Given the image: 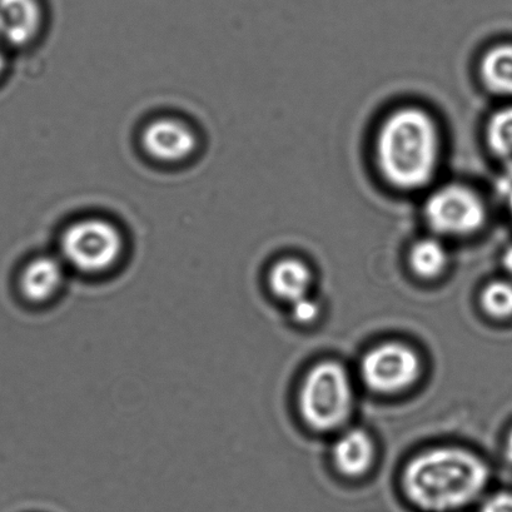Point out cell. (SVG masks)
Segmentation results:
<instances>
[{
    "mask_svg": "<svg viewBox=\"0 0 512 512\" xmlns=\"http://www.w3.org/2000/svg\"><path fill=\"white\" fill-rule=\"evenodd\" d=\"M318 315H320L318 303L308 296L292 303V317L298 323H311Z\"/></svg>",
    "mask_w": 512,
    "mask_h": 512,
    "instance_id": "2e32d148",
    "label": "cell"
},
{
    "mask_svg": "<svg viewBox=\"0 0 512 512\" xmlns=\"http://www.w3.org/2000/svg\"><path fill=\"white\" fill-rule=\"evenodd\" d=\"M43 18L39 0H0V42L26 46L41 32Z\"/></svg>",
    "mask_w": 512,
    "mask_h": 512,
    "instance_id": "9c48e42d",
    "label": "cell"
},
{
    "mask_svg": "<svg viewBox=\"0 0 512 512\" xmlns=\"http://www.w3.org/2000/svg\"><path fill=\"white\" fill-rule=\"evenodd\" d=\"M273 295L282 301L293 302L307 297L312 285V272L305 262L295 257L282 258L272 266L268 275Z\"/></svg>",
    "mask_w": 512,
    "mask_h": 512,
    "instance_id": "8fae6325",
    "label": "cell"
},
{
    "mask_svg": "<svg viewBox=\"0 0 512 512\" xmlns=\"http://www.w3.org/2000/svg\"><path fill=\"white\" fill-rule=\"evenodd\" d=\"M124 240L114 223L84 218L72 223L61 240V258L67 267L84 275H101L121 260Z\"/></svg>",
    "mask_w": 512,
    "mask_h": 512,
    "instance_id": "277c9868",
    "label": "cell"
},
{
    "mask_svg": "<svg viewBox=\"0 0 512 512\" xmlns=\"http://www.w3.org/2000/svg\"><path fill=\"white\" fill-rule=\"evenodd\" d=\"M67 266L61 256L43 255L33 258L19 276V292L33 305L52 301L66 282Z\"/></svg>",
    "mask_w": 512,
    "mask_h": 512,
    "instance_id": "ba28073f",
    "label": "cell"
},
{
    "mask_svg": "<svg viewBox=\"0 0 512 512\" xmlns=\"http://www.w3.org/2000/svg\"><path fill=\"white\" fill-rule=\"evenodd\" d=\"M489 479V467L479 456L456 447H441L410 461L402 486L419 509L450 512L475 501Z\"/></svg>",
    "mask_w": 512,
    "mask_h": 512,
    "instance_id": "7a4b0ae2",
    "label": "cell"
},
{
    "mask_svg": "<svg viewBox=\"0 0 512 512\" xmlns=\"http://www.w3.org/2000/svg\"><path fill=\"white\" fill-rule=\"evenodd\" d=\"M502 265H504L505 270L512 276V246L507 248L504 252V256H502Z\"/></svg>",
    "mask_w": 512,
    "mask_h": 512,
    "instance_id": "ac0fdd59",
    "label": "cell"
},
{
    "mask_svg": "<svg viewBox=\"0 0 512 512\" xmlns=\"http://www.w3.org/2000/svg\"><path fill=\"white\" fill-rule=\"evenodd\" d=\"M332 456L342 474L350 477L364 475L374 462V441L364 430L347 431L337 440Z\"/></svg>",
    "mask_w": 512,
    "mask_h": 512,
    "instance_id": "30bf717a",
    "label": "cell"
},
{
    "mask_svg": "<svg viewBox=\"0 0 512 512\" xmlns=\"http://www.w3.org/2000/svg\"><path fill=\"white\" fill-rule=\"evenodd\" d=\"M354 392L344 366L333 361L312 367L300 392V411L306 424L317 431L335 430L349 419Z\"/></svg>",
    "mask_w": 512,
    "mask_h": 512,
    "instance_id": "3957f363",
    "label": "cell"
},
{
    "mask_svg": "<svg viewBox=\"0 0 512 512\" xmlns=\"http://www.w3.org/2000/svg\"><path fill=\"white\" fill-rule=\"evenodd\" d=\"M481 83L495 96L512 97V43H499L482 54Z\"/></svg>",
    "mask_w": 512,
    "mask_h": 512,
    "instance_id": "7c38bea8",
    "label": "cell"
},
{
    "mask_svg": "<svg viewBox=\"0 0 512 512\" xmlns=\"http://www.w3.org/2000/svg\"><path fill=\"white\" fill-rule=\"evenodd\" d=\"M4 64H6V59H4V54L0 51V73L3 72Z\"/></svg>",
    "mask_w": 512,
    "mask_h": 512,
    "instance_id": "ffe728a7",
    "label": "cell"
},
{
    "mask_svg": "<svg viewBox=\"0 0 512 512\" xmlns=\"http://www.w3.org/2000/svg\"><path fill=\"white\" fill-rule=\"evenodd\" d=\"M419 355L409 346L389 342L375 347L361 362L362 379L370 390L395 394L414 385L419 379Z\"/></svg>",
    "mask_w": 512,
    "mask_h": 512,
    "instance_id": "8992f818",
    "label": "cell"
},
{
    "mask_svg": "<svg viewBox=\"0 0 512 512\" xmlns=\"http://www.w3.org/2000/svg\"><path fill=\"white\" fill-rule=\"evenodd\" d=\"M486 313L500 320L512 317V283L495 281L487 285L481 296Z\"/></svg>",
    "mask_w": 512,
    "mask_h": 512,
    "instance_id": "9a60e30c",
    "label": "cell"
},
{
    "mask_svg": "<svg viewBox=\"0 0 512 512\" xmlns=\"http://www.w3.org/2000/svg\"><path fill=\"white\" fill-rule=\"evenodd\" d=\"M442 138L436 119L416 106L387 114L376 133L375 157L382 178L396 190L419 191L439 168Z\"/></svg>",
    "mask_w": 512,
    "mask_h": 512,
    "instance_id": "6da1fadb",
    "label": "cell"
},
{
    "mask_svg": "<svg viewBox=\"0 0 512 512\" xmlns=\"http://www.w3.org/2000/svg\"><path fill=\"white\" fill-rule=\"evenodd\" d=\"M505 455L506 459L509 460L512 464V430L510 431L509 436H507L505 445Z\"/></svg>",
    "mask_w": 512,
    "mask_h": 512,
    "instance_id": "d6986e66",
    "label": "cell"
},
{
    "mask_svg": "<svg viewBox=\"0 0 512 512\" xmlns=\"http://www.w3.org/2000/svg\"><path fill=\"white\" fill-rule=\"evenodd\" d=\"M481 512H512V494L500 492V494L491 496L482 505Z\"/></svg>",
    "mask_w": 512,
    "mask_h": 512,
    "instance_id": "e0dca14e",
    "label": "cell"
},
{
    "mask_svg": "<svg viewBox=\"0 0 512 512\" xmlns=\"http://www.w3.org/2000/svg\"><path fill=\"white\" fill-rule=\"evenodd\" d=\"M141 142L149 157L164 163L186 161L198 144L195 131L176 118H159L149 123Z\"/></svg>",
    "mask_w": 512,
    "mask_h": 512,
    "instance_id": "52a82bcc",
    "label": "cell"
},
{
    "mask_svg": "<svg viewBox=\"0 0 512 512\" xmlns=\"http://www.w3.org/2000/svg\"><path fill=\"white\" fill-rule=\"evenodd\" d=\"M487 148L505 171H512V107L499 109L486 123Z\"/></svg>",
    "mask_w": 512,
    "mask_h": 512,
    "instance_id": "5bb4252c",
    "label": "cell"
},
{
    "mask_svg": "<svg viewBox=\"0 0 512 512\" xmlns=\"http://www.w3.org/2000/svg\"><path fill=\"white\" fill-rule=\"evenodd\" d=\"M424 217L436 235L469 237L485 226L487 208L484 198L474 188L450 183L437 188L427 198Z\"/></svg>",
    "mask_w": 512,
    "mask_h": 512,
    "instance_id": "5b68a950",
    "label": "cell"
},
{
    "mask_svg": "<svg viewBox=\"0 0 512 512\" xmlns=\"http://www.w3.org/2000/svg\"><path fill=\"white\" fill-rule=\"evenodd\" d=\"M449 263V252L439 238H421L412 245L409 265L416 276L431 280L441 275Z\"/></svg>",
    "mask_w": 512,
    "mask_h": 512,
    "instance_id": "4fadbf2b",
    "label": "cell"
}]
</instances>
